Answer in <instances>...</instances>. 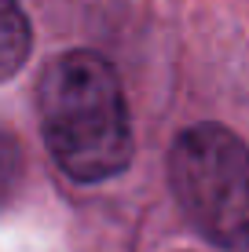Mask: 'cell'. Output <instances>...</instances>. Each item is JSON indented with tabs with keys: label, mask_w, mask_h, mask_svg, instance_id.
I'll return each instance as SVG.
<instances>
[{
	"label": "cell",
	"mask_w": 249,
	"mask_h": 252,
	"mask_svg": "<svg viewBox=\"0 0 249 252\" xmlns=\"http://www.w3.org/2000/svg\"><path fill=\"white\" fill-rule=\"evenodd\" d=\"M26 51H30V22H26L19 0H4V15H0V69H4V77H15Z\"/></svg>",
	"instance_id": "cell-3"
},
{
	"label": "cell",
	"mask_w": 249,
	"mask_h": 252,
	"mask_svg": "<svg viewBox=\"0 0 249 252\" xmlns=\"http://www.w3.org/2000/svg\"><path fill=\"white\" fill-rule=\"evenodd\" d=\"M40 132L55 164L77 183H103L128 168L132 128L114 66L96 51L51 59L37 88Z\"/></svg>",
	"instance_id": "cell-1"
},
{
	"label": "cell",
	"mask_w": 249,
	"mask_h": 252,
	"mask_svg": "<svg viewBox=\"0 0 249 252\" xmlns=\"http://www.w3.org/2000/svg\"><path fill=\"white\" fill-rule=\"evenodd\" d=\"M169 183L191 227L213 245L249 249V146L220 125H194L169 150Z\"/></svg>",
	"instance_id": "cell-2"
}]
</instances>
